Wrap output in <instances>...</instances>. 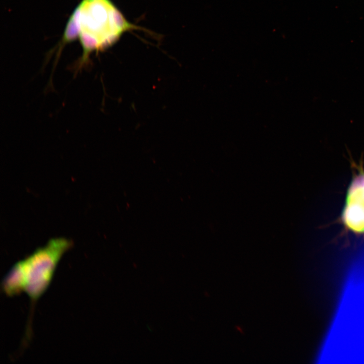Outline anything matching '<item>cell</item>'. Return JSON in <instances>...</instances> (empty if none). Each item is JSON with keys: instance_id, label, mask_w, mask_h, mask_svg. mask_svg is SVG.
<instances>
[{"instance_id": "6da1fadb", "label": "cell", "mask_w": 364, "mask_h": 364, "mask_svg": "<svg viewBox=\"0 0 364 364\" xmlns=\"http://www.w3.org/2000/svg\"><path fill=\"white\" fill-rule=\"evenodd\" d=\"M71 246L72 242L67 239L53 238L16 263L3 280L4 293L13 296L25 292L33 308L49 287L61 257Z\"/></svg>"}, {"instance_id": "7a4b0ae2", "label": "cell", "mask_w": 364, "mask_h": 364, "mask_svg": "<svg viewBox=\"0 0 364 364\" xmlns=\"http://www.w3.org/2000/svg\"><path fill=\"white\" fill-rule=\"evenodd\" d=\"M79 24L78 37L83 50L75 65L76 74L94 51L108 48L122 34L138 27L130 24L109 0H83L73 11Z\"/></svg>"}, {"instance_id": "3957f363", "label": "cell", "mask_w": 364, "mask_h": 364, "mask_svg": "<svg viewBox=\"0 0 364 364\" xmlns=\"http://www.w3.org/2000/svg\"><path fill=\"white\" fill-rule=\"evenodd\" d=\"M345 226L356 233H364V172L351 183L342 214Z\"/></svg>"}, {"instance_id": "277c9868", "label": "cell", "mask_w": 364, "mask_h": 364, "mask_svg": "<svg viewBox=\"0 0 364 364\" xmlns=\"http://www.w3.org/2000/svg\"><path fill=\"white\" fill-rule=\"evenodd\" d=\"M79 32V24L75 14L73 12L69 18L63 34L61 46L72 41L78 37Z\"/></svg>"}]
</instances>
